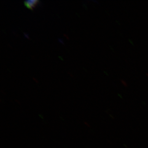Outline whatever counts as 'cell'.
Listing matches in <instances>:
<instances>
[{
    "mask_svg": "<svg viewBox=\"0 0 148 148\" xmlns=\"http://www.w3.org/2000/svg\"><path fill=\"white\" fill-rule=\"evenodd\" d=\"M38 2L39 1L36 0H29V1H25L24 3L27 8L30 9H33L35 8V6L36 5V4H38Z\"/></svg>",
    "mask_w": 148,
    "mask_h": 148,
    "instance_id": "obj_1",
    "label": "cell"
}]
</instances>
